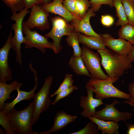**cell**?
Segmentation results:
<instances>
[{"instance_id":"cell-1","label":"cell","mask_w":134,"mask_h":134,"mask_svg":"<svg viewBox=\"0 0 134 134\" xmlns=\"http://www.w3.org/2000/svg\"><path fill=\"white\" fill-rule=\"evenodd\" d=\"M97 51L101 57V63L113 83L132 67L128 55L119 54L106 48Z\"/></svg>"},{"instance_id":"cell-2","label":"cell","mask_w":134,"mask_h":134,"mask_svg":"<svg viewBox=\"0 0 134 134\" xmlns=\"http://www.w3.org/2000/svg\"><path fill=\"white\" fill-rule=\"evenodd\" d=\"M34 108V100L25 109L17 111L14 108L5 114L15 134H38L32 129L33 115Z\"/></svg>"},{"instance_id":"cell-3","label":"cell","mask_w":134,"mask_h":134,"mask_svg":"<svg viewBox=\"0 0 134 134\" xmlns=\"http://www.w3.org/2000/svg\"><path fill=\"white\" fill-rule=\"evenodd\" d=\"M113 83L109 77L105 80L90 78L86 84L93 89L96 98L102 100L116 98L129 100L131 97L130 94L119 90L114 86Z\"/></svg>"},{"instance_id":"cell-4","label":"cell","mask_w":134,"mask_h":134,"mask_svg":"<svg viewBox=\"0 0 134 134\" xmlns=\"http://www.w3.org/2000/svg\"><path fill=\"white\" fill-rule=\"evenodd\" d=\"M50 20L52 24V28L45 36L52 39V50L54 53L58 54L62 49L61 44L62 37L71 35L74 31V28L64 18L58 16L50 17Z\"/></svg>"},{"instance_id":"cell-5","label":"cell","mask_w":134,"mask_h":134,"mask_svg":"<svg viewBox=\"0 0 134 134\" xmlns=\"http://www.w3.org/2000/svg\"><path fill=\"white\" fill-rule=\"evenodd\" d=\"M30 11V10L25 7L18 13L12 12L10 17L11 19L15 22L12 24L11 27L14 32L11 41L12 48L16 53V61L21 66L22 64L21 44L24 40L22 23L24 17Z\"/></svg>"},{"instance_id":"cell-6","label":"cell","mask_w":134,"mask_h":134,"mask_svg":"<svg viewBox=\"0 0 134 134\" xmlns=\"http://www.w3.org/2000/svg\"><path fill=\"white\" fill-rule=\"evenodd\" d=\"M53 81L52 76L46 77L40 90L34 95L33 98L34 102V108L33 115V125L36 123L41 113L46 111L51 104L52 101L50 98L49 94Z\"/></svg>"},{"instance_id":"cell-7","label":"cell","mask_w":134,"mask_h":134,"mask_svg":"<svg viewBox=\"0 0 134 134\" xmlns=\"http://www.w3.org/2000/svg\"><path fill=\"white\" fill-rule=\"evenodd\" d=\"M81 57L87 70L90 73V78L105 80L108 78L102 70L100 64L101 58L100 54L91 50L83 45Z\"/></svg>"},{"instance_id":"cell-8","label":"cell","mask_w":134,"mask_h":134,"mask_svg":"<svg viewBox=\"0 0 134 134\" xmlns=\"http://www.w3.org/2000/svg\"><path fill=\"white\" fill-rule=\"evenodd\" d=\"M22 29L24 36L23 43L25 48L35 47L40 50L42 54H44L46 49H52V43L49 42L48 38L39 34L36 31H31L22 23Z\"/></svg>"},{"instance_id":"cell-9","label":"cell","mask_w":134,"mask_h":134,"mask_svg":"<svg viewBox=\"0 0 134 134\" xmlns=\"http://www.w3.org/2000/svg\"><path fill=\"white\" fill-rule=\"evenodd\" d=\"M116 100H114L110 104H105V106L101 110L96 111L92 116L105 121L111 120L118 123L120 121L126 122L130 119L132 114L126 112L118 110L114 105L119 103Z\"/></svg>"},{"instance_id":"cell-10","label":"cell","mask_w":134,"mask_h":134,"mask_svg":"<svg viewBox=\"0 0 134 134\" xmlns=\"http://www.w3.org/2000/svg\"><path fill=\"white\" fill-rule=\"evenodd\" d=\"M49 16L48 14L44 11L42 6L37 4L31 8L29 18L26 21L23 22L25 26L31 30L36 28L43 31L50 28Z\"/></svg>"},{"instance_id":"cell-11","label":"cell","mask_w":134,"mask_h":134,"mask_svg":"<svg viewBox=\"0 0 134 134\" xmlns=\"http://www.w3.org/2000/svg\"><path fill=\"white\" fill-rule=\"evenodd\" d=\"M12 30L11 31L6 41L0 49V82L6 83L12 80V75L8 62L9 51L12 48Z\"/></svg>"},{"instance_id":"cell-12","label":"cell","mask_w":134,"mask_h":134,"mask_svg":"<svg viewBox=\"0 0 134 134\" xmlns=\"http://www.w3.org/2000/svg\"><path fill=\"white\" fill-rule=\"evenodd\" d=\"M87 95L80 97L79 105L83 110L80 113V115L85 118H88L96 112V107L104 104L102 100L94 98L93 89L86 84L85 86Z\"/></svg>"},{"instance_id":"cell-13","label":"cell","mask_w":134,"mask_h":134,"mask_svg":"<svg viewBox=\"0 0 134 134\" xmlns=\"http://www.w3.org/2000/svg\"><path fill=\"white\" fill-rule=\"evenodd\" d=\"M100 35L105 46L117 53L128 55L132 49V45L123 38H114L111 35L107 33Z\"/></svg>"},{"instance_id":"cell-14","label":"cell","mask_w":134,"mask_h":134,"mask_svg":"<svg viewBox=\"0 0 134 134\" xmlns=\"http://www.w3.org/2000/svg\"><path fill=\"white\" fill-rule=\"evenodd\" d=\"M92 8L89 9L84 17L79 19L76 18L71 22L74 30L77 33H81L84 35H93L101 38L100 34L96 33L92 28L90 23L91 17L95 16L96 14Z\"/></svg>"},{"instance_id":"cell-15","label":"cell","mask_w":134,"mask_h":134,"mask_svg":"<svg viewBox=\"0 0 134 134\" xmlns=\"http://www.w3.org/2000/svg\"><path fill=\"white\" fill-rule=\"evenodd\" d=\"M29 68L34 74L35 83L33 88L29 92L21 91L20 88H18L16 90L18 95L16 98L12 102L10 103L5 102L3 105L1 110H3L4 113L12 110L15 105L20 101L23 100H29L33 98L35 94L34 92L38 86V79L36 70L34 69L32 66H31Z\"/></svg>"},{"instance_id":"cell-16","label":"cell","mask_w":134,"mask_h":134,"mask_svg":"<svg viewBox=\"0 0 134 134\" xmlns=\"http://www.w3.org/2000/svg\"><path fill=\"white\" fill-rule=\"evenodd\" d=\"M77 116L68 114L65 111H58L54 119L53 126L47 131L41 132V134H50L59 131L70 123L75 121Z\"/></svg>"},{"instance_id":"cell-17","label":"cell","mask_w":134,"mask_h":134,"mask_svg":"<svg viewBox=\"0 0 134 134\" xmlns=\"http://www.w3.org/2000/svg\"><path fill=\"white\" fill-rule=\"evenodd\" d=\"M63 0H53L49 3L43 4L42 7L47 13H50L59 15L67 21L71 22L72 20L76 17L66 8L63 4Z\"/></svg>"},{"instance_id":"cell-18","label":"cell","mask_w":134,"mask_h":134,"mask_svg":"<svg viewBox=\"0 0 134 134\" xmlns=\"http://www.w3.org/2000/svg\"><path fill=\"white\" fill-rule=\"evenodd\" d=\"M91 121L97 125L98 129L102 134H118L119 125L112 121H105L91 116L88 118Z\"/></svg>"},{"instance_id":"cell-19","label":"cell","mask_w":134,"mask_h":134,"mask_svg":"<svg viewBox=\"0 0 134 134\" xmlns=\"http://www.w3.org/2000/svg\"><path fill=\"white\" fill-rule=\"evenodd\" d=\"M23 83L16 80L13 81L10 84L0 82V110L5 101L11 98L10 94L14 90L21 87Z\"/></svg>"},{"instance_id":"cell-20","label":"cell","mask_w":134,"mask_h":134,"mask_svg":"<svg viewBox=\"0 0 134 134\" xmlns=\"http://www.w3.org/2000/svg\"><path fill=\"white\" fill-rule=\"evenodd\" d=\"M77 33L79 43L89 49L97 50L106 48L101 38L93 35L87 36Z\"/></svg>"},{"instance_id":"cell-21","label":"cell","mask_w":134,"mask_h":134,"mask_svg":"<svg viewBox=\"0 0 134 134\" xmlns=\"http://www.w3.org/2000/svg\"><path fill=\"white\" fill-rule=\"evenodd\" d=\"M68 64L74 73L77 75H84L91 77L90 74L87 69L81 56H75L72 55Z\"/></svg>"},{"instance_id":"cell-22","label":"cell","mask_w":134,"mask_h":134,"mask_svg":"<svg viewBox=\"0 0 134 134\" xmlns=\"http://www.w3.org/2000/svg\"><path fill=\"white\" fill-rule=\"evenodd\" d=\"M113 3L116 10V16L118 18L116 23V26L122 27L129 24L121 0H113Z\"/></svg>"},{"instance_id":"cell-23","label":"cell","mask_w":134,"mask_h":134,"mask_svg":"<svg viewBox=\"0 0 134 134\" xmlns=\"http://www.w3.org/2000/svg\"><path fill=\"white\" fill-rule=\"evenodd\" d=\"M68 45L73 49V54L75 56H81L82 50L80 47L77 33L74 30L66 39Z\"/></svg>"},{"instance_id":"cell-24","label":"cell","mask_w":134,"mask_h":134,"mask_svg":"<svg viewBox=\"0 0 134 134\" xmlns=\"http://www.w3.org/2000/svg\"><path fill=\"white\" fill-rule=\"evenodd\" d=\"M118 34L120 38L127 40L132 45H134V26L128 24L122 26Z\"/></svg>"},{"instance_id":"cell-25","label":"cell","mask_w":134,"mask_h":134,"mask_svg":"<svg viewBox=\"0 0 134 134\" xmlns=\"http://www.w3.org/2000/svg\"><path fill=\"white\" fill-rule=\"evenodd\" d=\"M75 11L74 16L81 19L86 14L90 6L89 0H75Z\"/></svg>"},{"instance_id":"cell-26","label":"cell","mask_w":134,"mask_h":134,"mask_svg":"<svg viewBox=\"0 0 134 134\" xmlns=\"http://www.w3.org/2000/svg\"><path fill=\"white\" fill-rule=\"evenodd\" d=\"M129 24L134 26V2L133 0H121Z\"/></svg>"},{"instance_id":"cell-27","label":"cell","mask_w":134,"mask_h":134,"mask_svg":"<svg viewBox=\"0 0 134 134\" xmlns=\"http://www.w3.org/2000/svg\"><path fill=\"white\" fill-rule=\"evenodd\" d=\"M99 130L97 125L90 120L83 129L77 132L69 134H99Z\"/></svg>"},{"instance_id":"cell-28","label":"cell","mask_w":134,"mask_h":134,"mask_svg":"<svg viewBox=\"0 0 134 134\" xmlns=\"http://www.w3.org/2000/svg\"><path fill=\"white\" fill-rule=\"evenodd\" d=\"M73 75L71 74H66L64 79L57 90L51 95L50 97H53L60 92L67 89L73 85L74 82Z\"/></svg>"},{"instance_id":"cell-29","label":"cell","mask_w":134,"mask_h":134,"mask_svg":"<svg viewBox=\"0 0 134 134\" xmlns=\"http://www.w3.org/2000/svg\"><path fill=\"white\" fill-rule=\"evenodd\" d=\"M8 6L10 7L12 12L20 11L25 7L23 0H1Z\"/></svg>"},{"instance_id":"cell-30","label":"cell","mask_w":134,"mask_h":134,"mask_svg":"<svg viewBox=\"0 0 134 134\" xmlns=\"http://www.w3.org/2000/svg\"><path fill=\"white\" fill-rule=\"evenodd\" d=\"M89 2L95 12L99 11L103 4L108 5L111 8L114 7L113 0H90Z\"/></svg>"},{"instance_id":"cell-31","label":"cell","mask_w":134,"mask_h":134,"mask_svg":"<svg viewBox=\"0 0 134 134\" xmlns=\"http://www.w3.org/2000/svg\"><path fill=\"white\" fill-rule=\"evenodd\" d=\"M0 124L5 130L6 134H15L11 127L9 121L2 110L0 111Z\"/></svg>"},{"instance_id":"cell-32","label":"cell","mask_w":134,"mask_h":134,"mask_svg":"<svg viewBox=\"0 0 134 134\" xmlns=\"http://www.w3.org/2000/svg\"><path fill=\"white\" fill-rule=\"evenodd\" d=\"M78 89L77 87L73 85L68 89L60 92L56 95L55 99L52 104L53 105H55L60 100L68 97L74 90H77Z\"/></svg>"},{"instance_id":"cell-33","label":"cell","mask_w":134,"mask_h":134,"mask_svg":"<svg viewBox=\"0 0 134 134\" xmlns=\"http://www.w3.org/2000/svg\"><path fill=\"white\" fill-rule=\"evenodd\" d=\"M63 3L67 10L74 16L75 11V0H64Z\"/></svg>"},{"instance_id":"cell-34","label":"cell","mask_w":134,"mask_h":134,"mask_svg":"<svg viewBox=\"0 0 134 134\" xmlns=\"http://www.w3.org/2000/svg\"><path fill=\"white\" fill-rule=\"evenodd\" d=\"M101 22L103 26L109 27L114 23V19L113 17L110 15H102L101 18Z\"/></svg>"},{"instance_id":"cell-35","label":"cell","mask_w":134,"mask_h":134,"mask_svg":"<svg viewBox=\"0 0 134 134\" xmlns=\"http://www.w3.org/2000/svg\"><path fill=\"white\" fill-rule=\"evenodd\" d=\"M25 7L27 9L32 8L33 6L41 3L40 0H23Z\"/></svg>"},{"instance_id":"cell-36","label":"cell","mask_w":134,"mask_h":134,"mask_svg":"<svg viewBox=\"0 0 134 134\" xmlns=\"http://www.w3.org/2000/svg\"><path fill=\"white\" fill-rule=\"evenodd\" d=\"M128 86V91L131 95V97L129 100L130 102L134 103V83H130Z\"/></svg>"},{"instance_id":"cell-37","label":"cell","mask_w":134,"mask_h":134,"mask_svg":"<svg viewBox=\"0 0 134 134\" xmlns=\"http://www.w3.org/2000/svg\"><path fill=\"white\" fill-rule=\"evenodd\" d=\"M127 129V134H134V124H129L126 123Z\"/></svg>"},{"instance_id":"cell-38","label":"cell","mask_w":134,"mask_h":134,"mask_svg":"<svg viewBox=\"0 0 134 134\" xmlns=\"http://www.w3.org/2000/svg\"><path fill=\"white\" fill-rule=\"evenodd\" d=\"M128 56L132 62L134 61V45H133L132 49L128 54Z\"/></svg>"},{"instance_id":"cell-39","label":"cell","mask_w":134,"mask_h":134,"mask_svg":"<svg viewBox=\"0 0 134 134\" xmlns=\"http://www.w3.org/2000/svg\"><path fill=\"white\" fill-rule=\"evenodd\" d=\"M41 3H43L44 4H47L51 2L53 0H40Z\"/></svg>"},{"instance_id":"cell-40","label":"cell","mask_w":134,"mask_h":134,"mask_svg":"<svg viewBox=\"0 0 134 134\" xmlns=\"http://www.w3.org/2000/svg\"><path fill=\"white\" fill-rule=\"evenodd\" d=\"M121 103H126L129 104L130 105L134 106V103L130 102L129 100H127L122 101Z\"/></svg>"},{"instance_id":"cell-41","label":"cell","mask_w":134,"mask_h":134,"mask_svg":"<svg viewBox=\"0 0 134 134\" xmlns=\"http://www.w3.org/2000/svg\"><path fill=\"white\" fill-rule=\"evenodd\" d=\"M0 134H6L5 132L2 130L0 128Z\"/></svg>"},{"instance_id":"cell-42","label":"cell","mask_w":134,"mask_h":134,"mask_svg":"<svg viewBox=\"0 0 134 134\" xmlns=\"http://www.w3.org/2000/svg\"></svg>"}]
</instances>
